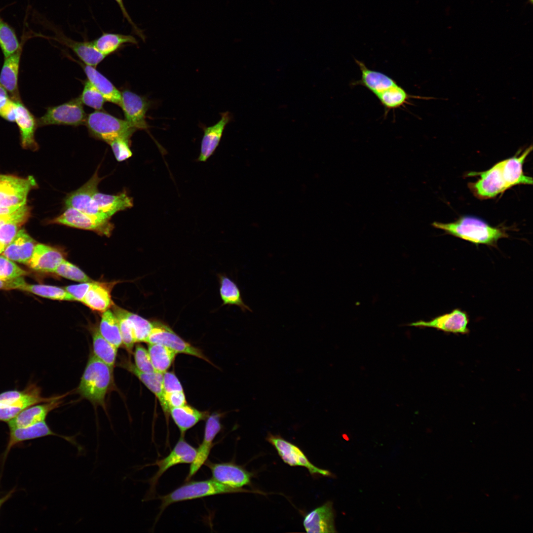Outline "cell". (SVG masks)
<instances>
[{"instance_id":"cell-15","label":"cell","mask_w":533,"mask_h":533,"mask_svg":"<svg viewBox=\"0 0 533 533\" xmlns=\"http://www.w3.org/2000/svg\"><path fill=\"white\" fill-rule=\"evenodd\" d=\"M467 314L456 308L449 313L439 315L430 321L419 320L408 325L417 327L432 328L444 332L466 334L469 333Z\"/></svg>"},{"instance_id":"cell-48","label":"cell","mask_w":533,"mask_h":533,"mask_svg":"<svg viewBox=\"0 0 533 533\" xmlns=\"http://www.w3.org/2000/svg\"><path fill=\"white\" fill-rule=\"evenodd\" d=\"M129 139L117 138L108 144L111 146L114 155L118 161H122L132 155L129 147Z\"/></svg>"},{"instance_id":"cell-21","label":"cell","mask_w":533,"mask_h":533,"mask_svg":"<svg viewBox=\"0 0 533 533\" xmlns=\"http://www.w3.org/2000/svg\"><path fill=\"white\" fill-rule=\"evenodd\" d=\"M22 45L14 54L4 58L0 73V84L14 101H21L18 85Z\"/></svg>"},{"instance_id":"cell-5","label":"cell","mask_w":533,"mask_h":533,"mask_svg":"<svg viewBox=\"0 0 533 533\" xmlns=\"http://www.w3.org/2000/svg\"><path fill=\"white\" fill-rule=\"evenodd\" d=\"M37 186L31 176L21 178L0 175V207L17 210L26 205L28 194Z\"/></svg>"},{"instance_id":"cell-49","label":"cell","mask_w":533,"mask_h":533,"mask_svg":"<svg viewBox=\"0 0 533 533\" xmlns=\"http://www.w3.org/2000/svg\"><path fill=\"white\" fill-rule=\"evenodd\" d=\"M22 224L21 222L11 221L0 226V243L5 247L9 245L18 233L19 227Z\"/></svg>"},{"instance_id":"cell-43","label":"cell","mask_w":533,"mask_h":533,"mask_svg":"<svg viewBox=\"0 0 533 533\" xmlns=\"http://www.w3.org/2000/svg\"><path fill=\"white\" fill-rule=\"evenodd\" d=\"M79 97L82 104L96 111L102 110L106 101L101 93L88 80L84 82L83 89Z\"/></svg>"},{"instance_id":"cell-61","label":"cell","mask_w":533,"mask_h":533,"mask_svg":"<svg viewBox=\"0 0 533 533\" xmlns=\"http://www.w3.org/2000/svg\"><path fill=\"white\" fill-rule=\"evenodd\" d=\"M530 1H531V2H532L533 0H530Z\"/></svg>"},{"instance_id":"cell-30","label":"cell","mask_w":533,"mask_h":533,"mask_svg":"<svg viewBox=\"0 0 533 533\" xmlns=\"http://www.w3.org/2000/svg\"><path fill=\"white\" fill-rule=\"evenodd\" d=\"M88 80L101 93L105 100L118 105L121 104V93L115 86L94 67L82 65Z\"/></svg>"},{"instance_id":"cell-47","label":"cell","mask_w":533,"mask_h":533,"mask_svg":"<svg viewBox=\"0 0 533 533\" xmlns=\"http://www.w3.org/2000/svg\"><path fill=\"white\" fill-rule=\"evenodd\" d=\"M134 358V365L139 371L149 374L157 373L152 364L148 350L142 345H136Z\"/></svg>"},{"instance_id":"cell-40","label":"cell","mask_w":533,"mask_h":533,"mask_svg":"<svg viewBox=\"0 0 533 533\" xmlns=\"http://www.w3.org/2000/svg\"><path fill=\"white\" fill-rule=\"evenodd\" d=\"M129 321L136 343L146 342L153 327V321L131 312L115 306L114 308Z\"/></svg>"},{"instance_id":"cell-37","label":"cell","mask_w":533,"mask_h":533,"mask_svg":"<svg viewBox=\"0 0 533 533\" xmlns=\"http://www.w3.org/2000/svg\"><path fill=\"white\" fill-rule=\"evenodd\" d=\"M98 330L107 341L117 348L122 344L118 319L110 310L103 312Z\"/></svg>"},{"instance_id":"cell-28","label":"cell","mask_w":533,"mask_h":533,"mask_svg":"<svg viewBox=\"0 0 533 533\" xmlns=\"http://www.w3.org/2000/svg\"><path fill=\"white\" fill-rule=\"evenodd\" d=\"M121 367L125 368L129 372L137 377L138 379L158 399L162 409L167 416L169 413V408L164 398V391L163 387V374L155 373L146 374L139 371L130 361L125 360L121 363Z\"/></svg>"},{"instance_id":"cell-26","label":"cell","mask_w":533,"mask_h":533,"mask_svg":"<svg viewBox=\"0 0 533 533\" xmlns=\"http://www.w3.org/2000/svg\"><path fill=\"white\" fill-rule=\"evenodd\" d=\"M35 241L23 229L18 231L1 255L9 259L27 265L36 245Z\"/></svg>"},{"instance_id":"cell-50","label":"cell","mask_w":533,"mask_h":533,"mask_svg":"<svg viewBox=\"0 0 533 533\" xmlns=\"http://www.w3.org/2000/svg\"><path fill=\"white\" fill-rule=\"evenodd\" d=\"M0 116L8 121L15 122L16 102L9 95L0 97Z\"/></svg>"},{"instance_id":"cell-4","label":"cell","mask_w":533,"mask_h":533,"mask_svg":"<svg viewBox=\"0 0 533 533\" xmlns=\"http://www.w3.org/2000/svg\"><path fill=\"white\" fill-rule=\"evenodd\" d=\"M85 125L92 136L108 144L117 138L130 140L136 130L125 119L100 110L87 115Z\"/></svg>"},{"instance_id":"cell-62","label":"cell","mask_w":533,"mask_h":533,"mask_svg":"<svg viewBox=\"0 0 533 533\" xmlns=\"http://www.w3.org/2000/svg\"><path fill=\"white\" fill-rule=\"evenodd\" d=\"M0 19H1V18L0 17Z\"/></svg>"},{"instance_id":"cell-45","label":"cell","mask_w":533,"mask_h":533,"mask_svg":"<svg viewBox=\"0 0 533 533\" xmlns=\"http://www.w3.org/2000/svg\"><path fill=\"white\" fill-rule=\"evenodd\" d=\"M114 311L118 321L122 344L128 352L132 353L136 342L131 325L128 319L120 312L114 308Z\"/></svg>"},{"instance_id":"cell-46","label":"cell","mask_w":533,"mask_h":533,"mask_svg":"<svg viewBox=\"0 0 533 533\" xmlns=\"http://www.w3.org/2000/svg\"><path fill=\"white\" fill-rule=\"evenodd\" d=\"M28 272L5 256L0 255V279L9 280L22 277Z\"/></svg>"},{"instance_id":"cell-11","label":"cell","mask_w":533,"mask_h":533,"mask_svg":"<svg viewBox=\"0 0 533 533\" xmlns=\"http://www.w3.org/2000/svg\"><path fill=\"white\" fill-rule=\"evenodd\" d=\"M50 223L92 230L107 236L111 234L114 228L113 224L109 220L97 219L71 207L67 208L61 215L50 221Z\"/></svg>"},{"instance_id":"cell-9","label":"cell","mask_w":533,"mask_h":533,"mask_svg":"<svg viewBox=\"0 0 533 533\" xmlns=\"http://www.w3.org/2000/svg\"><path fill=\"white\" fill-rule=\"evenodd\" d=\"M468 175L480 176L478 180L468 186L474 194L480 199L494 198L509 189L503 175L502 161L485 171L472 172Z\"/></svg>"},{"instance_id":"cell-55","label":"cell","mask_w":533,"mask_h":533,"mask_svg":"<svg viewBox=\"0 0 533 533\" xmlns=\"http://www.w3.org/2000/svg\"><path fill=\"white\" fill-rule=\"evenodd\" d=\"M114 0L116 2L117 4L119 6V8L122 12L123 17L127 20V21L132 26L135 34H136L137 36L141 38L143 41H145L146 39V37L143 33V30L139 29L132 20L124 5L123 0Z\"/></svg>"},{"instance_id":"cell-41","label":"cell","mask_w":533,"mask_h":533,"mask_svg":"<svg viewBox=\"0 0 533 533\" xmlns=\"http://www.w3.org/2000/svg\"><path fill=\"white\" fill-rule=\"evenodd\" d=\"M19 290L54 300L75 301L73 296L65 289L55 286L26 283Z\"/></svg>"},{"instance_id":"cell-51","label":"cell","mask_w":533,"mask_h":533,"mask_svg":"<svg viewBox=\"0 0 533 533\" xmlns=\"http://www.w3.org/2000/svg\"><path fill=\"white\" fill-rule=\"evenodd\" d=\"M30 214L29 207L26 205H24L11 213L0 215V226L11 221H17L24 224L28 220Z\"/></svg>"},{"instance_id":"cell-3","label":"cell","mask_w":533,"mask_h":533,"mask_svg":"<svg viewBox=\"0 0 533 533\" xmlns=\"http://www.w3.org/2000/svg\"><path fill=\"white\" fill-rule=\"evenodd\" d=\"M241 491V489L228 487L213 479L190 481L159 498L161 500L159 515L168 506L175 502Z\"/></svg>"},{"instance_id":"cell-35","label":"cell","mask_w":533,"mask_h":533,"mask_svg":"<svg viewBox=\"0 0 533 533\" xmlns=\"http://www.w3.org/2000/svg\"><path fill=\"white\" fill-rule=\"evenodd\" d=\"M91 309L104 312L112 305L110 292L104 284L93 282L82 302Z\"/></svg>"},{"instance_id":"cell-56","label":"cell","mask_w":533,"mask_h":533,"mask_svg":"<svg viewBox=\"0 0 533 533\" xmlns=\"http://www.w3.org/2000/svg\"><path fill=\"white\" fill-rule=\"evenodd\" d=\"M26 283L22 277L9 280L0 279V289L6 290L19 289L22 286Z\"/></svg>"},{"instance_id":"cell-7","label":"cell","mask_w":533,"mask_h":533,"mask_svg":"<svg viewBox=\"0 0 533 533\" xmlns=\"http://www.w3.org/2000/svg\"><path fill=\"white\" fill-rule=\"evenodd\" d=\"M153 327L145 343L163 345L176 353H184L209 360L201 351L186 342L169 326L160 321H153Z\"/></svg>"},{"instance_id":"cell-16","label":"cell","mask_w":533,"mask_h":533,"mask_svg":"<svg viewBox=\"0 0 533 533\" xmlns=\"http://www.w3.org/2000/svg\"><path fill=\"white\" fill-rule=\"evenodd\" d=\"M64 395L50 397L41 396V390L35 383L30 382L22 390H7L0 393V403L22 411L29 406L48 402Z\"/></svg>"},{"instance_id":"cell-53","label":"cell","mask_w":533,"mask_h":533,"mask_svg":"<svg viewBox=\"0 0 533 533\" xmlns=\"http://www.w3.org/2000/svg\"><path fill=\"white\" fill-rule=\"evenodd\" d=\"M93 282H81L65 287V289L74 298L75 301L82 302Z\"/></svg>"},{"instance_id":"cell-60","label":"cell","mask_w":533,"mask_h":533,"mask_svg":"<svg viewBox=\"0 0 533 533\" xmlns=\"http://www.w3.org/2000/svg\"><path fill=\"white\" fill-rule=\"evenodd\" d=\"M5 248V247L2 244H1L0 243V254H2V253L4 250Z\"/></svg>"},{"instance_id":"cell-52","label":"cell","mask_w":533,"mask_h":533,"mask_svg":"<svg viewBox=\"0 0 533 533\" xmlns=\"http://www.w3.org/2000/svg\"><path fill=\"white\" fill-rule=\"evenodd\" d=\"M162 383L164 393L183 391L181 382L173 372L163 373Z\"/></svg>"},{"instance_id":"cell-25","label":"cell","mask_w":533,"mask_h":533,"mask_svg":"<svg viewBox=\"0 0 533 533\" xmlns=\"http://www.w3.org/2000/svg\"><path fill=\"white\" fill-rule=\"evenodd\" d=\"M57 41L70 48L86 65L96 67L106 57L100 52L91 41H78L66 37L60 31H56Z\"/></svg>"},{"instance_id":"cell-57","label":"cell","mask_w":533,"mask_h":533,"mask_svg":"<svg viewBox=\"0 0 533 533\" xmlns=\"http://www.w3.org/2000/svg\"><path fill=\"white\" fill-rule=\"evenodd\" d=\"M14 489H12L6 495L0 498V509L2 505L9 499L12 496L13 493L15 492Z\"/></svg>"},{"instance_id":"cell-59","label":"cell","mask_w":533,"mask_h":533,"mask_svg":"<svg viewBox=\"0 0 533 533\" xmlns=\"http://www.w3.org/2000/svg\"><path fill=\"white\" fill-rule=\"evenodd\" d=\"M5 95H8V94L6 90L0 84V97Z\"/></svg>"},{"instance_id":"cell-8","label":"cell","mask_w":533,"mask_h":533,"mask_svg":"<svg viewBox=\"0 0 533 533\" xmlns=\"http://www.w3.org/2000/svg\"><path fill=\"white\" fill-rule=\"evenodd\" d=\"M98 170L82 186L70 194L65 200L67 208L71 207L101 221H108L99 209L94 199V194L98 191V185L102 178L98 176Z\"/></svg>"},{"instance_id":"cell-10","label":"cell","mask_w":533,"mask_h":533,"mask_svg":"<svg viewBox=\"0 0 533 533\" xmlns=\"http://www.w3.org/2000/svg\"><path fill=\"white\" fill-rule=\"evenodd\" d=\"M266 439L276 449L283 461L289 465L305 467L311 474L331 475L328 470L319 468L312 464L299 447L281 436L269 433Z\"/></svg>"},{"instance_id":"cell-22","label":"cell","mask_w":533,"mask_h":533,"mask_svg":"<svg viewBox=\"0 0 533 533\" xmlns=\"http://www.w3.org/2000/svg\"><path fill=\"white\" fill-rule=\"evenodd\" d=\"M304 527L307 533H335L334 513L331 502H327L308 513Z\"/></svg>"},{"instance_id":"cell-12","label":"cell","mask_w":533,"mask_h":533,"mask_svg":"<svg viewBox=\"0 0 533 533\" xmlns=\"http://www.w3.org/2000/svg\"><path fill=\"white\" fill-rule=\"evenodd\" d=\"M47 436H56L75 446L79 451L82 447L75 440V437L67 436L53 432L45 420L26 427L9 429V439L3 454V461L6 459L11 449L22 442Z\"/></svg>"},{"instance_id":"cell-31","label":"cell","mask_w":533,"mask_h":533,"mask_svg":"<svg viewBox=\"0 0 533 533\" xmlns=\"http://www.w3.org/2000/svg\"><path fill=\"white\" fill-rule=\"evenodd\" d=\"M93 199L100 211L108 219L116 212L132 207L133 199L125 192L109 195L96 192Z\"/></svg>"},{"instance_id":"cell-23","label":"cell","mask_w":533,"mask_h":533,"mask_svg":"<svg viewBox=\"0 0 533 533\" xmlns=\"http://www.w3.org/2000/svg\"><path fill=\"white\" fill-rule=\"evenodd\" d=\"M64 260L62 253L56 248L38 243L35 246L27 265L37 271L54 272Z\"/></svg>"},{"instance_id":"cell-39","label":"cell","mask_w":533,"mask_h":533,"mask_svg":"<svg viewBox=\"0 0 533 533\" xmlns=\"http://www.w3.org/2000/svg\"><path fill=\"white\" fill-rule=\"evenodd\" d=\"M387 110H394L409 103L412 97L398 84L376 96Z\"/></svg>"},{"instance_id":"cell-33","label":"cell","mask_w":533,"mask_h":533,"mask_svg":"<svg viewBox=\"0 0 533 533\" xmlns=\"http://www.w3.org/2000/svg\"><path fill=\"white\" fill-rule=\"evenodd\" d=\"M220 283V295L223 302V305H235L238 306L243 312L247 310L252 311L250 307L243 301L241 291L232 280L225 274L218 275Z\"/></svg>"},{"instance_id":"cell-1","label":"cell","mask_w":533,"mask_h":533,"mask_svg":"<svg viewBox=\"0 0 533 533\" xmlns=\"http://www.w3.org/2000/svg\"><path fill=\"white\" fill-rule=\"evenodd\" d=\"M432 226L475 245L494 246L499 239L508 236L504 229L492 227L481 219L470 216L461 217L453 223L434 222Z\"/></svg>"},{"instance_id":"cell-14","label":"cell","mask_w":533,"mask_h":533,"mask_svg":"<svg viewBox=\"0 0 533 533\" xmlns=\"http://www.w3.org/2000/svg\"><path fill=\"white\" fill-rule=\"evenodd\" d=\"M196 451L195 448L185 440L184 436H181L167 457L151 464L158 467L157 471L150 480L151 491L154 489L160 477L171 467L179 464L191 463L195 457Z\"/></svg>"},{"instance_id":"cell-18","label":"cell","mask_w":533,"mask_h":533,"mask_svg":"<svg viewBox=\"0 0 533 533\" xmlns=\"http://www.w3.org/2000/svg\"><path fill=\"white\" fill-rule=\"evenodd\" d=\"M221 416V414L214 413L208 417L202 442L196 450V455L190 464L186 481L190 480L207 461L213 447V441L222 427L220 421Z\"/></svg>"},{"instance_id":"cell-2","label":"cell","mask_w":533,"mask_h":533,"mask_svg":"<svg viewBox=\"0 0 533 533\" xmlns=\"http://www.w3.org/2000/svg\"><path fill=\"white\" fill-rule=\"evenodd\" d=\"M113 381V369L92 354L88 360L77 391L94 405L105 408L106 396Z\"/></svg>"},{"instance_id":"cell-13","label":"cell","mask_w":533,"mask_h":533,"mask_svg":"<svg viewBox=\"0 0 533 533\" xmlns=\"http://www.w3.org/2000/svg\"><path fill=\"white\" fill-rule=\"evenodd\" d=\"M121 93L120 107L124 113L125 120L136 130L148 127L146 115L151 108V101L145 96H140L129 90Z\"/></svg>"},{"instance_id":"cell-17","label":"cell","mask_w":533,"mask_h":533,"mask_svg":"<svg viewBox=\"0 0 533 533\" xmlns=\"http://www.w3.org/2000/svg\"><path fill=\"white\" fill-rule=\"evenodd\" d=\"M204 464L210 469L212 479L224 485L240 489L250 482L251 473L233 463H212L206 461Z\"/></svg>"},{"instance_id":"cell-54","label":"cell","mask_w":533,"mask_h":533,"mask_svg":"<svg viewBox=\"0 0 533 533\" xmlns=\"http://www.w3.org/2000/svg\"><path fill=\"white\" fill-rule=\"evenodd\" d=\"M164 398L170 408L181 407L186 404V399L184 391L165 392Z\"/></svg>"},{"instance_id":"cell-19","label":"cell","mask_w":533,"mask_h":533,"mask_svg":"<svg viewBox=\"0 0 533 533\" xmlns=\"http://www.w3.org/2000/svg\"><path fill=\"white\" fill-rule=\"evenodd\" d=\"M15 122L19 128L22 148L37 150L38 146L35 140V134L38 127L37 119L21 101L16 102Z\"/></svg>"},{"instance_id":"cell-36","label":"cell","mask_w":533,"mask_h":533,"mask_svg":"<svg viewBox=\"0 0 533 533\" xmlns=\"http://www.w3.org/2000/svg\"><path fill=\"white\" fill-rule=\"evenodd\" d=\"M92 343L94 355L114 369L118 348L107 341L98 329H95L93 333Z\"/></svg>"},{"instance_id":"cell-32","label":"cell","mask_w":533,"mask_h":533,"mask_svg":"<svg viewBox=\"0 0 533 533\" xmlns=\"http://www.w3.org/2000/svg\"><path fill=\"white\" fill-rule=\"evenodd\" d=\"M173 420L181 432V436H184L185 432L194 426L200 421L208 417V412L200 411L186 404L169 409Z\"/></svg>"},{"instance_id":"cell-58","label":"cell","mask_w":533,"mask_h":533,"mask_svg":"<svg viewBox=\"0 0 533 533\" xmlns=\"http://www.w3.org/2000/svg\"><path fill=\"white\" fill-rule=\"evenodd\" d=\"M17 210L13 209L2 208L0 207V215H3L7 214H10V213H11Z\"/></svg>"},{"instance_id":"cell-24","label":"cell","mask_w":533,"mask_h":533,"mask_svg":"<svg viewBox=\"0 0 533 533\" xmlns=\"http://www.w3.org/2000/svg\"><path fill=\"white\" fill-rule=\"evenodd\" d=\"M231 118V115L228 112L223 113L218 122L204 128L200 152L198 158L199 161H206L213 153L219 145L225 127Z\"/></svg>"},{"instance_id":"cell-29","label":"cell","mask_w":533,"mask_h":533,"mask_svg":"<svg viewBox=\"0 0 533 533\" xmlns=\"http://www.w3.org/2000/svg\"><path fill=\"white\" fill-rule=\"evenodd\" d=\"M361 72L360 84L375 95L397 84L392 78L381 72L368 68L362 62L355 60Z\"/></svg>"},{"instance_id":"cell-42","label":"cell","mask_w":533,"mask_h":533,"mask_svg":"<svg viewBox=\"0 0 533 533\" xmlns=\"http://www.w3.org/2000/svg\"><path fill=\"white\" fill-rule=\"evenodd\" d=\"M22 45L14 29L0 19V47L4 58L14 54Z\"/></svg>"},{"instance_id":"cell-44","label":"cell","mask_w":533,"mask_h":533,"mask_svg":"<svg viewBox=\"0 0 533 533\" xmlns=\"http://www.w3.org/2000/svg\"><path fill=\"white\" fill-rule=\"evenodd\" d=\"M54 273L75 281L92 282L91 279L79 268L65 259L57 267Z\"/></svg>"},{"instance_id":"cell-20","label":"cell","mask_w":533,"mask_h":533,"mask_svg":"<svg viewBox=\"0 0 533 533\" xmlns=\"http://www.w3.org/2000/svg\"><path fill=\"white\" fill-rule=\"evenodd\" d=\"M63 397L35 404L23 410L16 417L7 422L9 429L26 427L45 420L48 413L58 407Z\"/></svg>"},{"instance_id":"cell-27","label":"cell","mask_w":533,"mask_h":533,"mask_svg":"<svg viewBox=\"0 0 533 533\" xmlns=\"http://www.w3.org/2000/svg\"><path fill=\"white\" fill-rule=\"evenodd\" d=\"M532 148L531 146L520 156H515L502 161L503 175L509 189L517 185H532V178L525 175L523 170L525 160Z\"/></svg>"},{"instance_id":"cell-34","label":"cell","mask_w":533,"mask_h":533,"mask_svg":"<svg viewBox=\"0 0 533 533\" xmlns=\"http://www.w3.org/2000/svg\"><path fill=\"white\" fill-rule=\"evenodd\" d=\"M91 42L105 56L115 52L124 44H138L136 38L131 35L104 32Z\"/></svg>"},{"instance_id":"cell-38","label":"cell","mask_w":533,"mask_h":533,"mask_svg":"<svg viewBox=\"0 0 533 533\" xmlns=\"http://www.w3.org/2000/svg\"><path fill=\"white\" fill-rule=\"evenodd\" d=\"M148 350L155 371L162 374L171 366L177 354L167 347L158 343L149 344Z\"/></svg>"},{"instance_id":"cell-6","label":"cell","mask_w":533,"mask_h":533,"mask_svg":"<svg viewBox=\"0 0 533 533\" xmlns=\"http://www.w3.org/2000/svg\"><path fill=\"white\" fill-rule=\"evenodd\" d=\"M87 115L78 97L59 105L48 107L44 114L37 119L38 126L85 125Z\"/></svg>"}]
</instances>
